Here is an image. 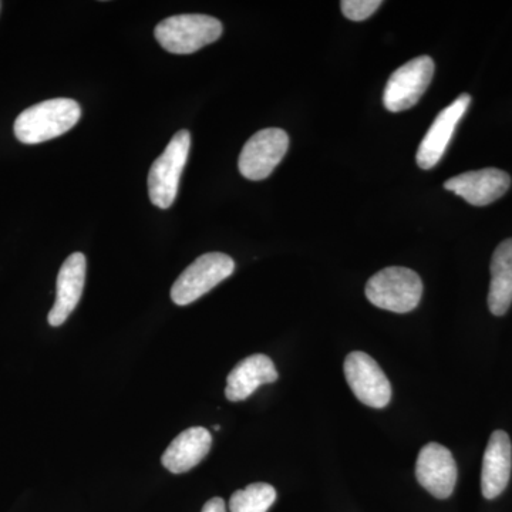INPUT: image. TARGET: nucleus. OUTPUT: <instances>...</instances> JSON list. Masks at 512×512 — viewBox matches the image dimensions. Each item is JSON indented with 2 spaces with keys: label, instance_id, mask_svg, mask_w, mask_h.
Instances as JSON below:
<instances>
[{
  "label": "nucleus",
  "instance_id": "nucleus-7",
  "mask_svg": "<svg viewBox=\"0 0 512 512\" xmlns=\"http://www.w3.org/2000/svg\"><path fill=\"white\" fill-rule=\"evenodd\" d=\"M288 148V134L281 128L258 131L242 148L238 160L239 173L251 181L265 180L284 160Z\"/></svg>",
  "mask_w": 512,
  "mask_h": 512
},
{
  "label": "nucleus",
  "instance_id": "nucleus-15",
  "mask_svg": "<svg viewBox=\"0 0 512 512\" xmlns=\"http://www.w3.org/2000/svg\"><path fill=\"white\" fill-rule=\"evenodd\" d=\"M212 436L204 427H191L178 434L161 457L170 473L183 474L198 466L211 450Z\"/></svg>",
  "mask_w": 512,
  "mask_h": 512
},
{
  "label": "nucleus",
  "instance_id": "nucleus-10",
  "mask_svg": "<svg viewBox=\"0 0 512 512\" xmlns=\"http://www.w3.org/2000/svg\"><path fill=\"white\" fill-rule=\"evenodd\" d=\"M470 103V94H461L450 106L440 111L417 150L416 160L420 168L430 170L443 158L451 138L456 133L458 123L463 119Z\"/></svg>",
  "mask_w": 512,
  "mask_h": 512
},
{
  "label": "nucleus",
  "instance_id": "nucleus-16",
  "mask_svg": "<svg viewBox=\"0 0 512 512\" xmlns=\"http://www.w3.org/2000/svg\"><path fill=\"white\" fill-rule=\"evenodd\" d=\"M512 303V238L495 249L491 261V284L488 308L495 316H504Z\"/></svg>",
  "mask_w": 512,
  "mask_h": 512
},
{
  "label": "nucleus",
  "instance_id": "nucleus-11",
  "mask_svg": "<svg viewBox=\"0 0 512 512\" xmlns=\"http://www.w3.org/2000/svg\"><path fill=\"white\" fill-rule=\"evenodd\" d=\"M510 185L511 177L505 171L498 168H483L450 178L444 184V188L464 198L468 204L484 207L503 197Z\"/></svg>",
  "mask_w": 512,
  "mask_h": 512
},
{
  "label": "nucleus",
  "instance_id": "nucleus-4",
  "mask_svg": "<svg viewBox=\"0 0 512 512\" xmlns=\"http://www.w3.org/2000/svg\"><path fill=\"white\" fill-rule=\"evenodd\" d=\"M190 131L181 130L171 138L164 153L151 165L148 173V195L156 207L167 210L174 204L180 187L188 156H190Z\"/></svg>",
  "mask_w": 512,
  "mask_h": 512
},
{
  "label": "nucleus",
  "instance_id": "nucleus-17",
  "mask_svg": "<svg viewBox=\"0 0 512 512\" xmlns=\"http://www.w3.org/2000/svg\"><path fill=\"white\" fill-rule=\"evenodd\" d=\"M276 501V491L272 485L255 483L245 490L232 494L229 500L231 512H268Z\"/></svg>",
  "mask_w": 512,
  "mask_h": 512
},
{
  "label": "nucleus",
  "instance_id": "nucleus-14",
  "mask_svg": "<svg viewBox=\"0 0 512 512\" xmlns=\"http://www.w3.org/2000/svg\"><path fill=\"white\" fill-rule=\"evenodd\" d=\"M278 380V372L271 357L252 355L239 362L232 369L227 379L225 396L229 402H242L262 384L274 383Z\"/></svg>",
  "mask_w": 512,
  "mask_h": 512
},
{
  "label": "nucleus",
  "instance_id": "nucleus-20",
  "mask_svg": "<svg viewBox=\"0 0 512 512\" xmlns=\"http://www.w3.org/2000/svg\"><path fill=\"white\" fill-rule=\"evenodd\" d=\"M0 6H2V3H0Z\"/></svg>",
  "mask_w": 512,
  "mask_h": 512
},
{
  "label": "nucleus",
  "instance_id": "nucleus-2",
  "mask_svg": "<svg viewBox=\"0 0 512 512\" xmlns=\"http://www.w3.org/2000/svg\"><path fill=\"white\" fill-rule=\"evenodd\" d=\"M372 305L394 313L412 312L423 296V282L417 272L403 266H389L377 272L366 285Z\"/></svg>",
  "mask_w": 512,
  "mask_h": 512
},
{
  "label": "nucleus",
  "instance_id": "nucleus-5",
  "mask_svg": "<svg viewBox=\"0 0 512 512\" xmlns=\"http://www.w3.org/2000/svg\"><path fill=\"white\" fill-rule=\"evenodd\" d=\"M234 271L235 262L231 256L221 252L201 255L178 276L171 288V299L178 306L190 305L220 285L234 274Z\"/></svg>",
  "mask_w": 512,
  "mask_h": 512
},
{
  "label": "nucleus",
  "instance_id": "nucleus-13",
  "mask_svg": "<svg viewBox=\"0 0 512 512\" xmlns=\"http://www.w3.org/2000/svg\"><path fill=\"white\" fill-rule=\"evenodd\" d=\"M512 470V446L510 436L503 430L491 434L483 458L481 491L484 498L494 500L504 493L510 483Z\"/></svg>",
  "mask_w": 512,
  "mask_h": 512
},
{
  "label": "nucleus",
  "instance_id": "nucleus-6",
  "mask_svg": "<svg viewBox=\"0 0 512 512\" xmlns=\"http://www.w3.org/2000/svg\"><path fill=\"white\" fill-rule=\"evenodd\" d=\"M433 74L434 62L430 56L416 57L404 63L384 87V107L392 113L412 109L426 93Z\"/></svg>",
  "mask_w": 512,
  "mask_h": 512
},
{
  "label": "nucleus",
  "instance_id": "nucleus-9",
  "mask_svg": "<svg viewBox=\"0 0 512 512\" xmlns=\"http://www.w3.org/2000/svg\"><path fill=\"white\" fill-rule=\"evenodd\" d=\"M416 477L433 497L446 500L457 484V464L451 451L439 443L426 444L417 457Z\"/></svg>",
  "mask_w": 512,
  "mask_h": 512
},
{
  "label": "nucleus",
  "instance_id": "nucleus-8",
  "mask_svg": "<svg viewBox=\"0 0 512 512\" xmlns=\"http://www.w3.org/2000/svg\"><path fill=\"white\" fill-rule=\"evenodd\" d=\"M343 369L350 389L365 406L383 409L390 403L392 384L372 356L365 352L349 353Z\"/></svg>",
  "mask_w": 512,
  "mask_h": 512
},
{
  "label": "nucleus",
  "instance_id": "nucleus-1",
  "mask_svg": "<svg viewBox=\"0 0 512 512\" xmlns=\"http://www.w3.org/2000/svg\"><path fill=\"white\" fill-rule=\"evenodd\" d=\"M80 116L82 109L72 99L42 101L19 114L15 136L23 144L45 143L72 130Z\"/></svg>",
  "mask_w": 512,
  "mask_h": 512
},
{
  "label": "nucleus",
  "instance_id": "nucleus-3",
  "mask_svg": "<svg viewBox=\"0 0 512 512\" xmlns=\"http://www.w3.org/2000/svg\"><path fill=\"white\" fill-rule=\"evenodd\" d=\"M221 35L220 20L207 15L171 16L156 28L158 43L174 55H191L217 42Z\"/></svg>",
  "mask_w": 512,
  "mask_h": 512
},
{
  "label": "nucleus",
  "instance_id": "nucleus-12",
  "mask_svg": "<svg viewBox=\"0 0 512 512\" xmlns=\"http://www.w3.org/2000/svg\"><path fill=\"white\" fill-rule=\"evenodd\" d=\"M86 268V256L82 252H74L63 262L57 275L55 305L47 318L50 326L57 328L63 325L79 305L86 282Z\"/></svg>",
  "mask_w": 512,
  "mask_h": 512
},
{
  "label": "nucleus",
  "instance_id": "nucleus-19",
  "mask_svg": "<svg viewBox=\"0 0 512 512\" xmlns=\"http://www.w3.org/2000/svg\"><path fill=\"white\" fill-rule=\"evenodd\" d=\"M201 512H227V505L220 497L211 498L207 504L202 507Z\"/></svg>",
  "mask_w": 512,
  "mask_h": 512
},
{
  "label": "nucleus",
  "instance_id": "nucleus-18",
  "mask_svg": "<svg viewBox=\"0 0 512 512\" xmlns=\"http://www.w3.org/2000/svg\"><path fill=\"white\" fill-rule=\"evenodd\" d=\"M380 0H343L340 3L343 15L353 22L369 19L382 6Z\"/></svg>",
  "mask_w": 512,
  "mask_h": 512
}]
</instances>
